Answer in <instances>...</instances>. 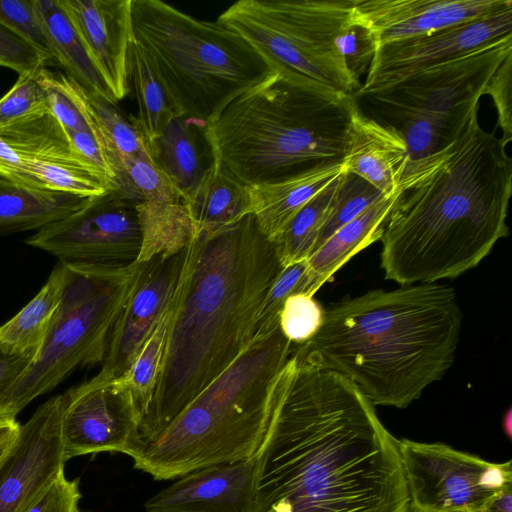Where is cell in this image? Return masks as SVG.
<instances>
[{"mask_svg": "<svg viewBox=\"0 0 512 512\" xmlns=\"http://www.w3.org/2000/svg\"><path fill=\"white\" fill-rule=\"evenodd\" d=\"M408 163V148L401 133L365 115L356 105L351 115L344 171L362 177L388 196L396 192Z\"/></svg>", "mask_w": 512, "mask_h": 512, "instance_id": "ffe728a7", "label": "cell"}, {"mask_svg": "<svg viewBox=\"0 0 512 512\" xmlns=\"http://www.w3.org/2000/svg\"><path fill=\"white\" fill-rule=\"evenodd\" d=\"M509 37H512V0L475 20L378 46L358 90L393 82Z\"/></svg>", "mask_w": 512, "mask_h": 512, "instance_id": "5bb4252c", "label": "cell"}, {"mask_svg": "<svg viewBox=\"0 0 512 512\" xmlns=\"http://www.w3.org/2000/svg\"><path fill=\"white\" fill-rule=\"evenodd\" d=\"M252 512H414L398 440L349 379L291 354Z\"/></svg>", "mask_w": 512, "mask_h": 512, "instance_id": "6da1fadb", "label": "cell"}, {"mask_svg": "<svg viewBox=\"0 0 512 512\" xmlns=\"http://www.w3.org/2000/svg\"><path fill=\"white\" fill-rule=\"evenodd\" d=\"M338 45L350 73L360 82V76L368 71L376 51L373 35L351 19L350 25L339 37Z\"/></svg>", "mask_w": 512, "mask_h": 512, "instance_id": "ee69618b", "label": "cell"}, {"mask_svg": "<svg viewBox=\"0 0 512 512\" xmlns=\"http://www.w3.org/2000/svg\"><path fill=\"white\" fill-rule=\"evenodd\" d=\"M509 1L354 0L351 19L373 35L378 47L475 20Z\"/></svg>", "mask_w": 512, "mask_h": 512, "instance_id": "e0dca14e", "label": "cell"}, {"mask_svg": "<svg viewBox=\"0 0 512 512\" xmlns=\"http://www.w3.org/2000/svg\"><path fill=\"white\" fill-rule=\"evenodd\" d=\"M186 247L137 263L136 277L112 330L101 371L119 378L129 369L172 300Z\"/></svg>", "mask_w": 512, "mask_h": 512, "instance_id": "2e32d148", "label": "cell"}, {"mask_svg": "<svg viewBox=\"0 0 512 512\" xmlns=\"http://www.w3.org/2000/svg\"><path fill=\"white\" fill-rule=\"evenodd\" d=\"M48 113L46 92L36 73L19 75L15 84L0 98V131Z\"/></svg>", "mask_w": 512, "mask_h": 512, "instance_id": "74e56055", "label": "cell"}, {"mask_svg": "<svg viewBox=\"0 0 512 512\" xmlns=\"http://www.w3.org/2000/svg\"><path fill=\"white\" fill-rule=\"evenodd\" d=\"M323 319L324 309L314 296L296 293L285 301L279 314V327L293 345H301L316 335Z\"/></svg>", "mask_w": 512, "mask_h": 512, "instance_id": "f35d334b", "label": "cell"}, {"mask_svg": "<svg viewBox=\"0 0 512 512\" xmlns=\"http://www.w3.org/2000/svg\"><path fill=\"white\" fill-rule=\"evenodd\" d=\"M477 512H512V485L497 492Z\"/></svg>", "mask_w": 512, "mask_h": 512, "instance_id": "f907efd6", "label": "cell"}, {"mask_svg": "<svg viewBox=\"0 0 512 512\" xmlns=\"http://www.w3.org/2000/svg\"><path fill=\"white\" fill-rule=\"evenodd\" d=\"M306 270L307 259L282 267L263 300L258 314L256 334L270 331L279 325V314L287 298L304 291Z\"/></svg>", "mask_w": 512, "mask_h": 512, "instance_id": "ab89813d", "label": "cell"}, {"mask_svg": "<svg viewBox=\"0 0 512 512\" xmlns=\"http://www.w3.org/2000/svg\"><path fill=\"white\" fill-rule=\"evenodd\" d=\"M462 319L444 284L372 290L324 309L316 335L292 355L346 377L373 405L402 409L452 366Z\"/></svg>", "mask_w": 512, "mask_h": 512, "instance_id": "277c9868", "label": "cell"}, {"mask_svg": "<svg viewBox=\"0 0 512 512\" xmlns=\"http://www.w3.org/2000/svg\"><path fill=\"white\" fill-rule=\"evenodd\" d=\"M116 190L138 203L184 204L181 192L150 154L122 160Z\"/></svg>", "mask_w": 512, "mask_h": 512, "instance_id": "d6a6232c", "label": "cell"}, {"mask_svg": "<svg viewBox=\"0 0 512 512\" xmlns=\"http://www.w3.org/2000/svg\"><path fill=\"white\" fill-rule=\"evenodd\" d=\"M414 512H477L512 485V462L492 463L442 443L398 440Z\"/></svg>", "mask_w": 512, "mask_h": 512, "instance_id": "8fae6325", "label": "cell"}, {"mask_svg": "<svg viewBox=\"0 0 512 512\" xmlns=\"http://www.w3.org/2000/svg\"><path fill=\"white\" fill-rule=\"evenodd\" d=\"M512 54V37L449 61L412 72L353 97L403 136L409 161L455 141L477 115L492 74Z\"/></svg>", "mask_w": 512, "mask_h": 512, "instance_id": "ba28073f", "label": "cell"}, {"mask_svg": "<svg viewBox=\"0 0 512 512\" xmlns=\"http://www.w3.org/2000/svg\"><path fill=\"white\" fill-rule=\"evenodd\" d=\"M153 158L186 199L199 185L216 157L208 138V123L176 115L151 143Z\"/></svg>", "mask_w": 512, "mask_h": 512, "instance_id": "44dd1931", "label": "cell"}, {"mask_svg": "<svg viewBox=\"0 0 512 512\" xmlns=\"http://www.w3.org/2000/svg\"><path fill=\"white\" fill-rule=\"evenodd\" d=\"M85 93L115 175L116 189V176L122 160L126 157L142 154L153 156L151 143L136 122L134 115L125 118L115 108V104L109 103L86 90Z\"/></svg>", "mask_w": 512, "mask_h": 512, "instance_id": "4dcf8cb0", "label": "cell"}, {"mask_svg": "<svg viewBox=\"0 0 512 512\" xmlns=\"http://www.w3.org/2000/svg\"><path fill=\"white\" fill-rule=\"evenodd\" d=\"M356 101L270 70L209 123L215 157L248 186L343 163Z\"/></svg>", "mask_w": 512, "mask_h": 512, "instance_id": "5b68a950", "label": "cell"}, {"mask_svg": "<svg viewBox=\"0 0 512 512\" xmlns=\"http://www.w3.org/2000/svg\"><path fill=\"white\" fill-rule=\"evenodd\" d=\"M292 351L279 325L256 334L160 436L131 456L134 468L168 480L253 458L270 425Z\"/></svg>", "mask_w": 512, "mask_h": 512, "instance_id": "8992f818", "label": "cell"}, {"mask_svg": "<svg viewBox=\"0 0 512 512\" xmlns=\"http://www.w3.org/2000/svg\"><path fill=\"white\" fill-rule=\"evenodd\" d=\"M396 197L397 190L381 197L338 229L307 258L303 293L314 296L355 254L381 239Z\"/></svg>", "mask_w": 512, "mask_h": 512, "instance_id": "7402d4cb", "label": "cell"}, {"mask_svg": "<svg viewBox=\"0 0 512 512\" xmlns=\"http://www.w3.org/2000/svg\"><path fill=\"white\" fill-rule=\"evenodd\" d=\"M281 269L274 243L253 214L214 232L194 233L171 300L163 369L130 457L247 349Z\"/></svg>", "mask_w": 512, "mask_h": 512, "instance_id": "7a4b0ae2", "label": "cell"}, {"mask_svg": "<svg viewBox=\"0 0 512 512\" xmlns=\"http://www.w3.org/2000/svg\"><path fill=\"white\" fill-rule=\"evenodd\" d=\"M484 94L491 96L498 113L502 139L512 140V54L508 55L489 79Z\"/></svg>", "mask_w": 512, "mask_h": 512, "instance_id": "f6af8a7d", "label": "cell"}, {"mask_svg": "<svg viewBox=\"0 0 512 512\" xmlns=\"http://www.w3.org/2000/svg\"><path fill=\"white\" fill-rule=\"evenodd\" d=\"M338 178L312 198L272 241L282 267L311 255Z\"/></svg>", "mask_w": 512, "mask_h": 512, "instance_id": "836d02e7", "label": "cell"}, {"mask_svg": "<svg viewBox=\"0 0 512 512\" xmlns=\"http://www.w3.org/2000/svg\"><path fill=\"white\" fill-rule=\"evenodd\" d=\"M32 358L6 354L0 350V418L3 403L15 383L30 365Z\"/></svg>", "mask_w": 512, "mask_h": 512, "instance_id": "c3c4849f", "label": "cell"}, {"mask_svg": "<svg viewBox=\"0 0 512 512\" xmlns=\"http://www.w3.org/2000/svg\"><path fill=\"white\" fill-rule=\"evenodd\" d=\"M20 429L21 425L16 418H0V465L13 448L19 436Z\"/></svg>", "mask_w": 512, "mask_h": 512, "instance_id": "681fc988", "label": "cell"}, {"mask_svg": "<svg viewBox=\"0 0 512 512\" xmlns=\"http://www.w3.org/2000/svg\"><path fill=\"white\" fill-rule=\"evenodd\" d=\"M65 133L77 161L115 189V175L96 121L93 129Z\"/></svg>", "mask_w": 512, "mask_h": 512, "instance_id": "b9f144b4", "label": "cell"}, {"mask_svg": "<svg viewBox=\"0 0 512 512\" xmlns=\"http://www.w3.org/2000/svg\"><path fill=\"white\" fill-rule=\"evenodd\" d=\"M36 77L44 88L50 114L65 132L93 129L95 125L85 90L71 77L41 67Z\"/></svg>", "mask_w": 512, "mask_h": 512, "instance_id": "e575fe53", "label": "cell"}, {"mask_svg": "<svg viewBox=\"0 0 512 512\" xmlns=\"http://www.w3.org/2000/svg\"><path fill=\"white\" fill-rule=\"evenodd\" d=\"M34 8L54 60L84 90L116 104L102 74L92 60L60 0H33Z\"/></svg>", "mask_w": 512, "mask_h": 512, "instance_id": "cb8c5ba5", "label": "cell"}, {"mask_svg": "<svg viewBox=\"0 0 512 512\" xmlns=\"http://www.w3.org/2000/svg\"><path fill=\"white\" fill-rule=\"evenodd\" d=\"M383 196L385 195L362 177L344 171L337 180L312 253L338 229Z\"/></svg>", "mask_w": 512, "mask_h": 512, "instance_id": "d590c367", "label": "cell"}, {"mask_svg": "<svg viewBox=\"0 0 512 512\" xmlns=\"http://www.w3.org/2000/svg\"><path fill=\"white\" fill-rule=\"evenodd\" d=\"M0 24L54 60L39 23L33 0H0Z\"/></svg>", "mask_w": 512, "mask_h": 512, "instance_id": "60d3db41", "label": "cell"}, {"mask_svg": "<svg viewBox=\"0 0 512 512\" xmlns=\"http://www.w3.org/2000/svg\"><path fill=\"white\" fill-rule=\"evenodd\" d=\"M20 159L24 169L44 189L83 197L99 196L112 190L101 177L83 166L25 157Z\"/></svg>", "mask_w": 512, "mask_h": 512, "instance_id": "8d00e7d4", "label": "cell"}, {"mask_svg": "<svg viewBox=\"0 0 512 512\" xmlns=\"http://www.w3.org/2000/svg\"><path fill=\"white\" fill-rule=\"evenodd\" d=\"M343 172V163H338L284 180L249 186L251 214L262 234L273 241L312 198Z\"/></svg>", "mask_w": 512, "mask_h": 512, "instance_id": "603a6c76", "label": "cell"}, {"mask_svg": "<svg viewBox=\"0 0 512 512\" xmlns=\"http://www.w3.org/2000/svg\"><path fill=\"white\" fill-rule=\"evenodd\" d=\"M256 455L184 476L145 503L147 512H252Z\"/></svg>", "mask_w": 512, "mask_h": 512, "instance_id": "d6986e66", "label": "cell"}, {"mask_svg": "<svg viewBox=\"0 0 512 512\" xmlns=\"http://www.w3.org/2000/svg\"><path fill=\"white\" fill-rule=\"evenodd\" d=\"M438 512H471L468 510H449V511H438Z\"/></svg>", "mask_w": 512, "mask_h": 512, "instance_id": "f5cc1de1", "label": "cell"}, {"mask_svg": "<svg viewBox=\"0 0 512 512\" xmlns=\"http://www.w3.org/2000/svg\"><path fill=\"white\" fill-rule=\"evenodd\" d=\"M88 198L23 186L0 176V234L38 231L76 211Z\"/></svg>", "mask_w": 512, "mask_h": 512, "instance_id": "484cf974", "label": "cell"}, {"mask_svg": "<svg viewBox=\"0 0 512 512\" xmlns=\"http://www.w3.org/2000/svg\"><path fill=\"white\" fill-rule=\"evenodd\" d=\"M128 71L138 108L135 120L152 143L160 136L168 121L178 114L149 57L134 37L129 47Z\"/></svg>", "mask_w": 512, "mask_h": 512, "instance_id": "f1b7e54d", "label": "cell"}, {"mask_svg": "<svg viewBox=\"0 0 512 512\" xmlns=\"http://www.w3.org/2000/svg\"><path fill=\"white\" fill-rule=\"evenodd\" d=\"M503 429L504 432L508 435V437H511L512 435V412L511 409L507 411V413L504 415L503 418Z\"/></svg>", "mask_w": 512, "mask_h": 512, "instance_id": "816d5d0a", "label": "cell"}, {"mask_svg": "<svg viewBox=\"0 0 512 512\" xmlns=\"http://www.w3.org/2000/svg\"><path fill=\"white\" fill-rule=\"evenodd\" d=\"M142 234L141 251L136 263L160 255L174 254L185 248L194 235V226L182 203L137 204Z\"/></svg>", "mask_w": 512, "mask_h": 512, "instance_id": "83f0119b", "label": "cell"}, {"mask_svg": "<svg viewBox=\"0 0 512 512\" xmlns=\"http://www.w3.org/2000/svg\"><path fill=\"white\" fill-rule=\"evenodd\" d=\"M184 205L194 233L214 232L251 214L249 186L216 158Z\"/></svg>", "mask_w": 512, "mask_h": 512, "instance_id": "d4e9b609", "label": "cell"}, {"mask_svg": "<svg viewBox=\"0 0 512 512\" xmlns=\"http://www.w3.org/2000/svg\"><path fill=\"white\" fill-rule=\"evenodd\" d=\"M354 0H239L216 21L238 33L269 70L294 81L353 95L361 83L338 45Z\"/></svg>", "mask_w": 512, "mask_h": 512, "instance_id": "9c48e42d", "label": "cell"}, {"mask_svg": "<svg viewBox=\"0 0 512 512\" xmlns=\"http://www.w3.org/2000/svg\"><path fill=\"white\" fill-rule=\"evenodd\" d=\"M138 264H68V278L36 357L7 395L1 417L17 414L76 369L102 364L114 325L133 286Z\"/></svg>", "mask_w": 512, "mask_h": 512, "instance_id": "30bf717a", "label": "cell"}, {"mask_svg": "<svg viewBox=\"0 0 512 512\" xmlns=\"http://www.w3.org/2000/svg\"><path fill=\"white\" fill-rule=\"evenodd\" d=\"M0 176L23 186L44 189L41 184L24 169L18 154L11 149L1 135Z\"/></svg>", "mask_w": 512, "mask_h": 512, "instance_id": "7dc6e473", "label": "cell"}, {"mask_svg": "<svg viewBox=\"0 0 512 512\" xmlns=\"http://www.w3.org/2000/svg\"><path fill=\"white\" fill-rule=\"evenodd\" d=\"M133 37L178 115L209 123L269 68L238 33L160 0H132Z\"/></svg>", "mask_w": 512, "mask_h": 512, "instance_id": "52a82bcc", "label": "cell"}, {"mask_svg": "<svg viewBox=\"0 0 512 512\" xmlns=\"http://www.w3.org/2000/svg\"><path fill=\"white\" fill-rule=\"evenodd\" d=\"M0 135L19 157L82 166L64 129L50 113L5 128Z\"/></svg>", "mask_w": 512, "mask_h": 512, "instance_id": "f546056e", "label": "cell"}, {"mask_svg": "<svg viewBox=\"0 0 512 512\" xmlns=\"http://www.w3.org/2000/svg\"><path fill=\"white\" fill-rule=\"evenodd\" d=\"M68 278V264L59 262L38 294L13 318L0 326V350L30 357L42 347L61 301Z\"/></svg>", "mask_w": 512, "mask_h": 512, "instance_id": "4316f807", "label": "cell"}, {"mask_svg": "<svg viewBox=\"0 0 512 512\" xmlns=\"http://www.w3.org/2000/svg\"><path fill=\"white\" fill-rule=\"evenodd\" d=\"M506 145L475 115L451 144L409 161L380 239L387 280L406 286L458 277L508 235Z\"/></svg>", "mask_w": 512, "mask_h": 512, "instance_id": "3957f363", "label": "cell"}, {"mask_svg": "<svg viewBox=\"0 0 512 512\" xmlns=\"http://www.w3.org/2000/svg\"><path fill=\"white\" fill-rule=\"evenodd\" d=\"M48 62L34 46L0 24V66L22 75L36 73Z\"/></svg>", "mask_w": 512, "mask_h": 512, "instance_id": "7bdbcfd3", "label": "cell"}, {"mask_svg": "<svg viewBox=\"0 0 512 512\" xmlns=\"http://www.w3.org/2000/svg\"><path fill=\"white\" fill-rule=\"evenodd\" d=\"M137 204L118 190H109L89 197L79 209L25 242L67 264L134 265L142 246Z\"/></svg>", "mask_w": 512, "mask_h": 512, "instance_id": "7c38bea8", "label": "cell"}, {"mask_svg": "<svg viewBox=\"0 0 512 512\" xmlns=\"http://www.w3.org/2000/svg\"><path fill=\"white\" fill-rule=\"evenodd\" d=\"M115 102L129 92L132 0H60Z\"/></svg>", "mask_w": 512, "mask_h": 512, "instance_id": "ac0fdd59", "label": "cell"}, {"mask_svg": "<svg viewBox=\"0 0 512 512\" xmlns=\"http://www.w3.org/2000/svg\"><path fill=\"white\" fill-rule=\"evenodd\" d=\"M63 395L51 397L21 425L0 465V512H23L62 472Z\"/></svg>", "mask_w": 512, "mask_h": 512, "instance_id": "9a60e30c", "label": "cell"}, {"mask_svg": "<svg viewBox=\"0 0 512 512\" xmlns=\"http://www.w3.org/2000/svg\"><path fill=\"white\" fill-rule=\"evenodd\" d=\"M62 395L61 439L66 462L99 452L131 453L142 415L117 378L100 370Z\"/></svg>", "mask_w": 512, "mask_h": 512, "instance_id": "4fadbf2b", "label": "cell"}, {"mask_svg": "<svg viewBox=\"0 0 512 512\" xmlns=\"http://www.w3.org/2000/svg\"><path fill=\"white\" fill-rule=\"evenodd\" d=\"M171 311L170 302L129 369L117 378L130 391L142 419L152 402L163 369Z\"/></svg>", "mask_w": 512, "mask_h": 512, "instance_id": "1f68e13d", "label": "cell"}, {"mask_svg": "<svg viewBox=\"0 0 512 512\" xmlns=\"http://www.w3.org/2000/svg\"><path fill=\"white\" fill-rule=\"evenodd\" d=\"M79 480L62 472L23 512H80Z\"/></svg>", "mask_w": 512, "mask_h": 512, "instance_id": "bcb514c9", "label": "cell"}]
</instances>
